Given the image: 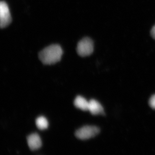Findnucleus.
<instances>
[{"label": "nucleus", "mask_w": 155, "mask_h": 155, "mask_svg": "<svg viewBox=\"0 0 155 155\" xmlns=\"http://www.w3.org/2000/svg\"><path fill=\"white\" fill-rule=\"evenodd\" d=\"M36 125L39 130H43L48 128V122L46 118L40 116L36 119Z\"/></svg>", "instance_id": "8"}, {"label": "nucleus", "mask_w": 155, "mask_h": 155, "mask_svg": "<svg viewBox=\"0 0 155 155\" xmlns=\"http://www.w3.org/2000/svg\"><path fill=\"white\" fill-rule=\"evenodd\" d=\"M11 21L12 18L9 7L6 2L0 1V28L7 27Z\"/></svg>", "instance_id": "4"}, {"label": "nucleus", "mask_w": 155, "mask_h": 155, "mask_svg": "<svg viewBox=\"0 0 155 155\" xmlns=\"http://www.w3.org/2000/svg\"><path fill=\"white\" fill-rule=\"evenodd\" d=\"M88 110L93 115H102L104 114V109L101 104L94 99H92L89 101Z\"/></svg>", "instance_id": "6"}, {"label": "nucleus", "mask_w": 155, "mask_h": 155, "mask_svg": "<svg viewBox=\"0 0 155 155\" xmlns=\"http://www.w3.org/2000/svg\"><path fill=\"white\" fill-rule=\"evenodd\" d=\"M27 143L31 150H38L41 147L42 141L38 134H32L27 138Z\"/></svg>", "instance_id": "5"}, {"label": "nucleus", "mask_w": 155, "mask_h": 155, "mask_svg": "<svg viewBox=\"0 0 155 155\" xmlns=\"http://www.w3.org/2000/svg\"><path fill=\"white\" fill-rule=\"evenodd\" d=\"M74 103V105L78 108L82 110H88L89 101L84 97L81 96H78L75 98Z\"/></svg>", "instance_id": "7"}, {"label": "nucleus", "mask_w": 155, "mask_h": 155, "mask_svg": "<svg viewBox=\"0 0 155 155\" xmlns=\"http://www.w3.org/2000/svg\"><path fill=\"white\" fill-rule=\"evenodd\" d=\"M151 36L152 38L155 39V25L152 27V30L151 31Z\"/></svg>", "instance_id": "10"}, {"label": "nucleus", "mask_w": 155, "mask_h": 155, "mask_svg": "<svg viewBox=\"0 0 155 155\" xmlns=\"http://www.w3.org/2000/svg\"><path fill=\"white\" fill-rule=\"evenodd\" d=\"M94 45L92 40L88 38H84L78 43L77 51L80 56L87 57L92 54Z\"/></svg>", "instance_id": "2"}, {"label": "nucleus", "mask_w": 155, "mask_h": 155, "mask_svg": "<svg viewBox=\"0 0 155 155\" xmlns=\"http://www.w3.org/2000/svg\"><path fill=\"white\" fill-rule=\"evenodd\" d=\"M100 130L95 126H85L78 130L75 133V136L80 140H88L95 137L98 134Z\"/></svg>", "instance_id": "3"}, {"label": "nucleus", "mask_w": 155, "mask_h": 155, "mask_svg": "<svg viewBox=\"0 0 155 155\" xmlns=\"http://www.w3.org/2000/svg\"><path fill=\"white\" fill-rule=\"evenodd\" d=\"M63 51L58 45H52L45 48L39 53V58L45 64H52L61 60Z\"/></svg>", "instance_id": "1"}, {"label": "nucleus", "mask_w": 155, "mask_h": 155, "mask_svg": "<svg viewBox=\"0 0 155 155\" xmlns=\"http://www.w3.org/2000/svg\"><path fill=\"white\" fill-rule=\"evenodd\" d=\"M149 105L153 109H155V94L153 95L150 99Z\"/></svg>", "instance_id": "9"}]
</instances>
